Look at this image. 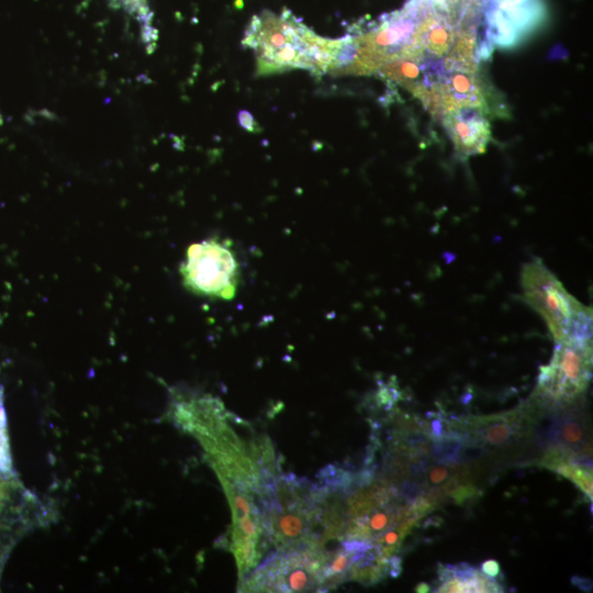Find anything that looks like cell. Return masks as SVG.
Masks as SVG:
<instances>
[{
    "label": "cell",
    "instance_id": "6da1fadb",
    "mask_svg": "<svg viewBox=\"0 0 593 593\" xmlns=\"http://www.w3.org/2000/svg\"><path fill=\"white\" fill-rule=\"evenodd\" d=\"M243 44L254 49L257 71L269 75L303 68L315 75L328 72L342 46V38L318 36L291 12L280 15L262 11L253 16Z\"/></svg>",
    "mask_w": 593,
    "mask_h": 593
},
{
    "label": "cell",
    "instance_id": "7a4b0ae2",
    "mask_svg": "<svg viewBox=\"0 0 593 593\" xmlns=\"http://www.w3.org/2000/svg\"><path fill=\"white\" fill-rule=\"evenodd\" d=\"M521 284L526 302L544 318L556 343L591 337V309L571 295L540 259L523 267Z\"/></svg>",
    "mask_w": 593,
    "mask_h": 593
},
{
    "label": "cell",
    "instance_id": "3957f363",
    "mask_svg": "<svg viewBox=\"0 0 593 593\" xmlns=\"http://www.w3.org/2000/svg\"><path fill=\"white\" fill-rule=\"evenodd\" d=\"M326 545L305 542L276 550L240 579L242 592H316L324 590Z\"/></svg>",
    "mask_w": 593,
    "mask_h": 593
},
{
    "label": "cell",
    "instance_id": "277c9868",
    "mask_svg": "<svg viewBox=\"0 0 593 593\" xmlns=\"http://www.w3.org/2000/svg\"><path fill=\"white\" fill-rule=\"evenodd\" d=\"M180 273L190 291L213 299H233L239 281V266L232 245L216 237L190 245Z\"/></svg>",
    "mask_w": 593,
    "mask_h": 593
},
{
    "label": "cell",
    "instance_id": "5b68a950",
    "mask_svg": "<svg viewBox=\"0 0 593 593\" xmlns=\"http://www.w3.org/2000/svg\"><path fill=\"white\" fill-rule=\"evenodd\" d=\"M591 372V337L560 340L549 365L540 368L536 392L546 401L570 402L586 389Z\"/></svg>",
    "mask_w": 593,
    "mask_h": 593
},
{
    "label": "cell",
    "instance_id": "8992f818",
    "mask_svg": "<svg viewBox=\"0 0 593 593\" xmlns=\"http://www.w3.org/2000/svg\"><path fill=\"white\" fill-rule=\"evenodd\" d=\"M544 0H485L484 20L488 38L500 47H512L545 22Z\"/></svg>",
    "mask_w": 593,
    "mask_h": 593
},
{
    "label": "cell",
    "instance_id": "52a82bcc",
    "mask_svg": "<svg viewBox=\"0 0 593 593\" xmlns=\"http://www.w3.org/2000/svg\"><path fill=\"white\" fill-rule=\"evenodd\" d=\"M445 125L457 150L463 155L483 152L490 139L489 123L475 108H461L447 113Z\"/></svg>",
    "mask_w": 593,
    "mask_h": 593
},
{
    "label": "cell",
    "instance_id": "ba28073f",
    "mask_svg": "<svg viewBox=\"0 0 593 593\" xmlns=\"http://www.w3.org/2000/svg\"><path fill=\"white\" fill-rule=\"evenodd\" d=\"M438 577L441 581L435 592H503L502 585L482 571L462 562L459 564H439Z\"/></svg>",
    "mask_w": 593,
    "mask_h": 593
},
{
    "label": "cell",
    "instance_id": "9c48e42d",
    "mask_svg": "<svg viewBox=\"0 0 593 593\" xmlns=\"http://www.w3.org/2000/svg\"><path fill=\"white\" fill-rule=\"evenodd\" d=\"M473 433L477 439L490 446L501 447L515 439L521 430V419L516 413L474 418Z\"/></svg>",
    "mask_w": 593,
    "mask_h": 593
},
{
    "label": "cell",
    "instance_id": "30bf717a",
    "mask_svg": "<svg viewBox=\"0 0 593 593\" xmlns=\"http://www.w3.org/2000/svg\"><path fill=\"white\" fill-rule=\"evenodd\" d=\"M584 427L580 419L564 417L556 419L549 432L553 447L579 452L584 441Z\"/></svg>",
    "mask_w": 593,
    "mask_h": 593
},
{
    "label": "cell",
    "instance_id": "8fae6325",
    "mask_svg": "<svg viewBox=\"0 0 593 593\" xmlns=\"http://www.w3.org/2000/svg\"><path fill=\"white\" fill-rule=\"evenodd\" d=\"M433 440L434 455L439 462L445 465L456 463L467 443L466 436L456 432L446 433Z\"/></svg>",
    "mask_w": 593,
    "mask_h": 593
},
{
    "label": "cell",
    "instance_id": "7c38bea8",
    "mask_svg": "<svg viewBox=\"0 0 593 593\" xmlns=\"http://www.w3.org/2000/svg\"><path fill=\"white\" fill-rule=\"evenodd\" d=\"M111 4L123 9L134 15L141 23L144 41L152 45L154 31L152 27V13L147 0H109Z\"/></svg>",
    "mask_w": 593,
    "mask_h": 593
},
{
    "label": "cell",
    "instance_id": "4fadbf2b",
    "mask_svg": "<svg viewBox=\"0 0 593 593\" xmlns=\"http://www.w3.org/2000/svg\"><path fill=\"white\" fill-rule=\"evenodd\" d=\"M0 391V470L5 471L9 469V455L7 438L4 436V423H3V409Z\"/></svg>",
    "mask_w": 593,
    "mask_h": 593
},
{
    "label": "cell",
    "instance_id": "5bb4252c",
    "mask_svg": "<svg viewBox=\"0 0 593 593\" xmlns=\"http://www.w3.org/2000/svg\"><path fill=\"white\" fill-rule=\"evenodd\" d=\"M481 571L489 578L497 580L496 578L501 573V567L496 560L489 559L481 564Z\"/></svg>",
    "mask_w": 593,
    "mask_h": 593
},
{
    "label": "cell",
    "instance_id": "9a60e30c",
    "mask_svg": "<svg viewBox=\"0 0 593 593\" xmlns=\"http://www.w3.org/2000/svg\"><path fill=\"white\" fill-rule=\"evenodd\" d=\"M238 122H239L242 127H244L245 130H247L249 132H254L255 128L257 127L253 115L246 110L239 111V113H238Z\"/></svg>",
    "mask_w": 593,
    "mask_h": 593
},
{
    "label": "cell",
    "instance_id": "2e32d148",
    "mask_svg": "<svg viewBox=\"0 0 593 593\" xmlns=\"http://www.w3.org/2000/svg\"><path fill=\"white\" fill-rule=\"evenodd\" d=\"M571 582L581 590L589 592L592 589V581L585 578L572 577Z\"/></svg>",
    "mask_w": 593,
    "mask_h": 593
},
{
    "label": "cell",
    "instance_id": "e0dca14e",
    "mask_svg": "<svg viewBox=\"0 0 593 593\" xmlns=\"http://www.w3.org/2000/svg\"><path fill=\"white\" fill-rule=\"evenodd\" d=\"M429 591H430V586L425 582H421L415 586V592H418V593H425Z\"/></svg>",
    "mask_w": 593,
    "mask_h": 593
}]
</instances>
